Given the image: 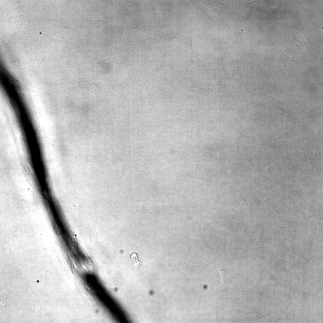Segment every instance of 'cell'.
<instances>
[{"mask_svg": "<svg viewBox=\"0 0 323 323\" xmlns=\"http://www.w3.org/2000/svg\"><path fill=\"white\" fill-rule=\"evenodd\" d=\"M283 171L299 187L305 181L317 174L311 166L305 165L300 162L288 160L281 162Z\"/></svg>", "mask_w": 323, "mask_h": 323, "instance_id": "6da1fadb", "label": "cell"}, {"mask_svg": "<svg viewBox=\"0 0 323 323\" xmlns=\"http://www.w3.org/2000/svg\"><path fill=\"white\" fill-rule=\"evenodd\" d=\"M273 194L271 196L275 203L291 212H297L304 202L299 196L298 190L285 189Z\"/></svg>", "mask_w": 323, "mask_h": 323, "instance_id": "7a4b0ae2", "label": "cell"}, {"mask_svg": "<svg viewBox=\"0 0 323 323\" xmlns=\"http://www.w3.org/2000/svg\"><path fill=\"white\" fill-rule=\"evenodd\" d=\"M316 175L310 177L302 183L298 190L299 196L303 202L313 203L315 205L323 199L317 194L315 189Z\"/></svg>", "mask_w": 323, "mask_h": 323, "instance_id": "3957f363", "label": "cell"}, {"mask_svg": "<svg viewBox=\"0 0 323 323\" xmlns=\"http://www.w3.org/2000/svg\"><path fill=\"white\" fill-rule=\"evenodd\" d=\"M295 160L306 162L310 165L319 176H323V164L319 154L314 149L308 148L297 154Z\"/></svg>", "mask_w": 323, "mask_h": 323, "instance_id": "277c9868", "label": "cell"}, {"mask_svg": "<svg viewBox=\"0 0 323 323\" xmlns=\"http://www.w3.org/2000/svg\"><path fill=\"white\" fill-rule=\"evenodd\" d=\"M285 189L298 190L299 188L284 171L276 182L267 187L266 189L260 193L264 194L269 196L275 192Z\"/></svg>", "mask_w": 323, "mask_h": 323, "instance_id": "5b68a950", "label": "cell"}, {"mask_svg": "<svg viewBox=\"0 0 323 323\" xmlns=\"http://www.w3.org/2000/svg\"><path fill=\"white\" fill-rule=\"evenodd\" d=\"M317 211V208L314 204L304 202L298 213H299L303 218L308 222L311 218L316 216Z\"/></svg>", "mask_w": 323, "mask_h": 323, "instance_id": "8992f818", "label": "cell"}, {"mask_svg": "<svg viewBox=\"0 0 323 323\" xmlns=\"http://www.w3.org/2000/svg\"><path fill=\"white\" fill-rule=\"evenodd\" d=\"M261 90L263 92L276 96L281 94L276 82L272 77L264 80L261 85Z\"/></svg>", "mask_w": 323, "mask_h": 323, "instance_id": "52a82bcc", "label": "cell"}, {"mask_svg": "<svg viewBox=\"0 0 323 323\" xmlns=\"http://www.w3.org/2000/svg\"><path fill=\"white\" fill-rule=\"evenodd\" d=\"M297 105L298 107V113L305 121L309 123L315 122V116L312 110L305 103H299Z\"/></svg>", "mask_w": 323, "mask_h": 323, "instance_id": "ba28073f", "label": "cell"}, {"mask_svg": "<svg viewBox=\"0 0 323 323\" xmlns=\"http://www.w3.org/2000/svg\"><path fill=\"white\" fill-rule=\"evenodd\" d=\"M301 137V134L296 133L291 131H287L283 134L281 140L288 146H292L299 142Z\"/></svg>", "mask_w": 323, "mask_h": 323, "instance_id": "9c48e42d", "label": "cell"}, {"mask_svg": "<svg viewBox=\"0 0 323 323\" xmlns=\"http://www.w3.org/2000/svg\"><path fill=\"white\" fill-rule=\"evenodd\" d=\"M273 105L275 109L279 112L281 114L285 117L293 124H303L301 121L295 117L291 109L281 107L275 104H273Z\"/></svg>", "mask_w": 323, "mask_h": 323, "instance_id": "30bf717a", "label": "cell"}, {"mask_svg": "<svg viewBox=\"0 0 323 323\" xmlns=\"http://www.w3.org/2000/svg\"><path fill=\"white\" fill-rule=\"evenodd\" d=\"M259 149L270 154L274 158L278 159L280 153L279 150L276 145L268 143L258 146Z\"/></svg>", "mask_w": 323, "mask_h": 323, "instance_id": "8fae6325", "label": "cell"}, {"mask_svg": "<svg viewBox=\"0 0 323 323\" xmlns=\"http://www.w3.org/2000/svg\"><path fill=\"white\" fill-rule=\"evenodd\" d=\"M280 62L283 66L291 67L293 65V60L285 55L281 51H280Z\"/></svg>", "mask_w": 323, "mask_h": 323, "instance_id": "7c38bea8", "label": "cell"}, {"mask_svg": "<svg viewBox=\"0 0 323 323\" xmlns=\"http://www.w3.org/2000/svg\"><path fill=\"white\" fill-rule=\"evenodd\" d=\"M316 181L319 188L320 197L323 199V176H319L317 175Z\"/></svg>", "mask_w": 323, "mask_h": 323, "instance_id": "4fadbf2b", "label": "cell"}, {"mask_svg": "<svg viewBox=\"0 0 323 323\" xmlns=\"http://www.w3.org/2000/svg\"><path fill=\"white\" fill-rule=\"evenodd\" d=\"M315 78L317 83L322 85L323 76L321 73H314Z\"/></svg>", "mask_w": 323, "mask_h": 323, "instance_id": "5bb4252c", "label": "cell"}, {"mask_svg": "<svg viewBox=\"0 0 323 323\" xmlns=\"http://www.w3.org/2000/svg\"><path fill=\"white\" fill-rule=\"evenodd\" d=\"M131 258L133 261L134 263L135 264L136 266H138L139 265L141 264L138 259L137 254L135 253H132L131 256Z\"/></svg>", "mask_w": 323, "mask_h": 323, "instance_id": "9a60e30c", "label": "cell"}, {"mask_svg": "<svg viewBox=\"0 0 323 323\" xmlns=\"http://www.w3.org/2000/svg\"><path fill=\"white\" fill-rule=\"evenodd\" d=\"M15 39L13 37H8H8L6 38V43L9 45L13 44H14V42H15Z\"/></svg>", "mask_w": 323, "mask_h": 323, "instance_id": "2e32d148", "label": "cell"}, {"mask_svg": "<svg viewBox=\"0 0 323 323\" xmlns=\"http://www.w3.org/2000/svg\"><path fill=\"white\" fill-rule=\"evenodd\" d=\"M219 270L221 282L222 283H223L224 282V272L221 269H219Z\"/></svg>", "mask_w": 323, "mask_h": 323, "instance_id": "e0dca14e", "label": "cell"}]
</instances>
